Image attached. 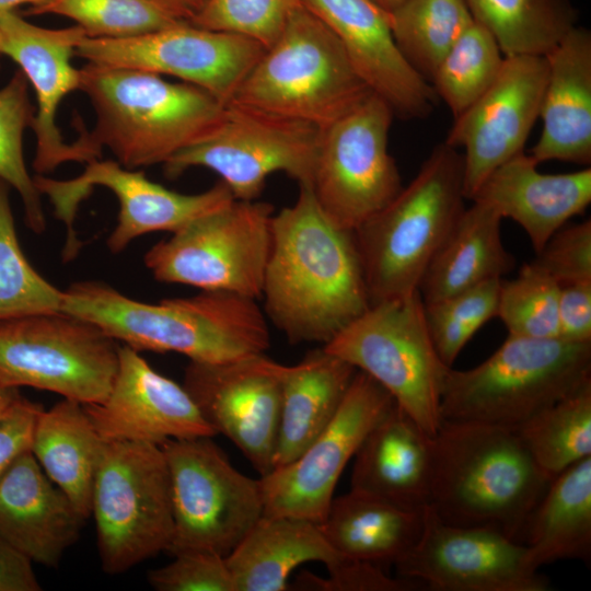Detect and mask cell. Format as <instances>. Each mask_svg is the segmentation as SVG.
Returning <instances> with one entry per match:
<instances>
[{
    "label": "cell",
    "instance_id": "1",
    "mask_svg": "<svg viewBox=\"0 0 591 591\" xmlns=\"http://www.w3.org/2000/svg\"><path fill=\"white\" fill-rule=\"evenodd\" d=\"M265 315L292 344L326 345L370 299L354 231L334 223L309 185L271 218Z\"/></svg>",
    "mask_w": 591,
    "mask_h": 591
},
{
    "label": "cell",
    "instance_id": "2",
    "mask_svg": "<svg viewBox=\"0 0 591 591\" xmlns=\"http://www.w3.org/2000/svg\"><path fill=\"white\" fill-rule=\"evenodd\" d=\"M61 311L139 352H177L195 362L231 361L264 354L270 345L266 315L255 299L223 291L148 303L85 280L63 291Z\"/></svg>",
    "mask_w": 591,
    "mask_h": 591
},
{
    "label": "cell",
    "instance_id": "3",
    "mask_svg": "<svg viewBox=\"0 0 591 591\" xmlns=\"http://www.w3.org/2000/svg\"><path fill=\"white\" fill-rule=\"evenodd\" d=\"M79 90L90 99L96 124L88 130L76 119L77 140L95 159L107 147L130 170L164 164L209 136L225 112V104L198 86L137 69L86 62Z\"/></svg>",
    "mask_w": 591,
    "mask_h": 591
},
{
    "label": "cell",
    "instance_id": "4",
    "mask_svg": "<svg viewBox=\"0 0 591 591\" xmlns=\"http://www.w3.org/2000/svg\"><path fill=\"white\" fill-rule=\"evenodd\" d=\"M513 429L442 420L433 436L430 508L447 523L522 542L551 480Z\"/></svg>",
    "mask_w": 591,
    "mask_h": 591
},
{
    "label": "cell",
    "instance_id": "5",
    "mask_svg": "<svg viewBox=\"0 0 591 591\" xmlns=\"http://www.w3.org/2000/svg\"><path fill=\"white\" fill-rule=\"evenodd\" d=\"M465 200L462 154L437 144L410 183L354 230L370 304L418 291Z\"/></svg>",
    "mask_w": 591,
    "mask_h": 591
},
{
    "label": "cell",
    "instance_id": "6",
    "mask_svg": "<svg viewBox=\"0 0 591 591\" xmlns=\"http://www.w3.org/2000/svg\"><path fill=\"white\" fill-rule=\"evenodd\" d=\"M591 382V341L510 336L485 361L450 368L442 420L515 430L535 414Z\"/></svg>",
    "mask_w": 591,
    "mask_h": 591
},
{
    "label": "cell",
    "instance_id": "7",
    "mask_svg": "<svg viewBox=\"0 0 591 591\" xmlns=\"http://www.w3.org/2000/svg\"><path fill=\"white\" fill-rule=\"evenodd\" d=\"M370 92L335 34L300 3L229 103L322 128Z\"/></svg>",
    "mask_w": 591,
    "mask_h": 591
},
{
    "label": "cell",
    "instance_id": "8",
    "mask_svg": "<svg viewBox=\"0 0 591 591\" xmlns=\"http://www.w3.org/2000/svg\"><path fill=\"white\" fill-rule=\"evenodd\" d=\"M323 347L374 379L426 432L436 434L452 367L436 350L419 291L370 304Z\"/></svg>",
    "mask_w": 591,
    "mask_h": 591
},
{
    "label": "cell",
    "instance_id": "9",
    "mask_svg": "<svg viewBox=\"0 0 591 591\" xmlns=\"http://www.w3.org/2000/svg\"><path fill=\"white\" fill-rule=\"evenodd\" d=\"M91 515L103 571L123 573L167 552L174 519L171 483L161 445L104 441L96 470Z\"/></svg>",
    "mask_w": 591,
    "mask_h": 591
},
{
    "label": "cell",
    "instance_id": "10",
    "mask_svg": "<svg viewBox=\"0 0 591 591\" xmlns=\"http://www.w3.org/2000/svg\"><path fill=\"white\" fill-rule=\"evenodd\" d=\"M119 345L63 311L0 321V386L44 390L83 405L101 403L118 368Z\"/></svg>",
    "mask_w": 591,
    "mask_h": 591
},
{
    "label": "cell",
    "instance_id": "11",
    "mask_svg": "<svg viewBox=\"0 0 591 591\" xmlns=\"http://www.w3.org/2000/svg\"><path fill=\"white\" fill-rule=\"evenodd\" d=\"M273 216L268 202L234 199L151 246L143 263L161 282L256 300L270 251Z\"/></svg>",
    "mask_w": 591,
    "mask_h": 591
},
{
    "label": "cell",
    "instance_id": "12",
    "mask_svg": "<svg viewBox=\"0 0 591 591\" xmlns=\"http://www.w3.org/2000/svg\"><path fill=\"white\" fill-rule=\"evenodd\" d=\"M211 438L160 444L171 483L172 555L198 549L225 557L264 514L259 479L237 471Z\"/></svg>",
    "mask_w": 591,
    "mask_h": 591
},
{
    "label": "cell",
    "instance_id": "13",
    "mask_svg": "<svg viewBox=\"0 0 591 591\" xmlns=\"http://www.w3.org/2000/svg\"><path fill=\"white\" fill-rule=\"evenodd\" d=\"M394 117L391 106L370 92L347 113L320 128L309 186L326 216L344 229L356 230L403 187L389 152Z\"/></svg>",
    "mask_w": 591,
    "mask_h": 591
},
{
    "label": "cell",
    "instance_id": "14",
    "mask_svg": "<svg viewBox=\"0 0 591 591\" xmlns=\"http://www.w3.org/2000/svg\"><path fill=\"white\" fill-rule=\"evenodd\" d=\"M318 132L304 121L229 103L218 127L167 160L164 174L176 178L188 169L206 167L220 176L234 199L257 200L274 173L311 184Z\"/></svg>",
    "mask_w": 591,
    "mask_h": 591
},
{
    "label": "cell",
    "instance_id": "15",
    "mask_svg": "<svg viewBox=\"0 0 591 591\" xmlns=\"http://www.w3.org/2000/svg\"><path fill=\"white\" fill-rule=\"evenodd\" d=\"M34 182L40 195L49 198L56 218L66 224L65 260L74 258L82 247L74 220L80 204L95 186L109 189L119 204L117 223L106 241L113 254L121 253L135 239L151 232L174 233L234 200L222 181L199 194H181L149 179L143 172L127 169L113 160H93L71 179L59 181L37 174Z\"/></svg>",
    "mask_w": 591,
    "mask_h": 591
},
{
    "label": "cell",
    "instance_id": "16",
    "mask_svg": "<svg viewBox=\"0 0 591 591\" xmlns=\"http://www.w3.org/2000/svg\"><path fill=\"white\" fill-rule=\"evenodd\" d=\"M248 37L182 22L126 38L84 37L76 55L89 63L171 76L228 104L265 51Z\"/></svg>",
    "mask_w": 591,
    "mask_h": 591
},
{
    "label": "cell",
    "instance_id": "17",
    "mask_svg": "<svg viewBox=\"0 0 591 591\" xmlns=\"http://www.w3.org/2000/svg\"><path fill=\"white\" fill-rule=\"evenodd\" d=\"M394 403L382 385L357 370L325 430L292 462L260 476L264 514L321 524L346 465Z\"/></svg>",
    "mask_w": 591,
    "mask_h": 591
},
{
    "label": "cell",
    "instance_id": "18",
    "mask_svg": "<svg viewBox=\"0 0 591 591\" xmlns=\"http://www.w3.org/2000/svg\"><path fill=\"white\" fill-rule=\"evenodd\" d=\"M398 577L436 591H547L522 542L486 528L444 522L427 507L416 545L395 564Z\"/></svg>",
    "mask_w": 591,
    "mask_h": 591
},
{
    "label": "cell",
    "instance_id": "19",
    "mask_svg": "<svg viewBox=\"0 0 591 591\" xmlns=\"http://www.w3.org/2000/svg\"><path fill=\"white\" fill-rule=\"evenodd\" d=\"M285 366L264 354L225 362L189 361L184 387L217 433L260 473L274 468Z\"/></svg>",
    "mask_w": 591,
    "mask_h": 591
},
{
    "label": "cell",
    "instance_id": "20",
    "mask_svg": "<svg viewBox=\"0 0 591 591\" xmlns=\"http://www.w3.org/2000/svg\"><path fill=\"white\" fill-rule=\"evenodd\" d=\"M546 79L545 56H506L495 82L454 118L444 142L464 151L461 154L466 200L473 199L497 167L524 152L540 117Z\"/></svg>",
    "mask_w": 591,
    "mask_h": 591
},
{
    "label": "cell",
    "instance_id": "21",
    "mask_svg": "<svg viewBox=\"0 0 591 591\" xmlns=\"http://www.w3.org/2000/svg\"><path fill=\"white\" fill-rule=\"evenodd\" d=\"M85 36L77 24L47 28L27 22L15 11L0 14V55L20 66L36 96L31 128L36 138L33 169L39 175L66 162L94 160L78 140L67 143L56 124L61 101L80 88V69L72 66L71 58Z\"/></svg>",
    "mask_w": 591,
    "mask_h": 591
},
{
    "label": "cell",
    "instance_id": "22",
    "mask_svg": "<svg viewBox=\"0 0 591 591\" xmlns=\"http://www.w3.org/2000/svg\"><path fill=\"white\" fill-rule=\"evenodd\" d=\"M84 406L105 442L160 445L170 439L216 436L184 385L155 371L127 345L119 346L118 368L107 396Z\"/></svg>",
    "mask_w": 591,
    "mask_h": 591
},
{
    "label": "cell",
    "instance_id": "23",
    "mask_svg": "<svg viewBox=\"0 0 591 591\" xmlns=\"http://www.w3.org/2000/svg\"><path fill=\"white\" fill-rule=\"evenodd\" d=\"M338 38L352 67L405 119L427 118L438 97L397 48L389 12L374 0H300Z\"/></svg>",
    "mask_w": 591,
    "mask_h": 591
},
{
    "label": "cell",
    "instance_id": "24",
    "mask_svg": "<svg viewBox=\"0 0 591 591\" xmlns=\"http://www.w3.org/2000/svg\"><path fill=\"white\" fill-rule=\"evenodd\" d=\"M84 520L31 450L0 478V538L32 564L57 567Z\"/></svg>",
    "mask_w": 591,
    "mask_h": 591
},
{
    "label": "cell",
    "instance_id": "25",
    "mask_svg": "<svg viewBox=\"0 0 591 591\" xmlns=\"http://www.w3.org/2000/svg\"><path fill=\"white\" fill-rule=\"evenodd\" d=\"M524 152L497 167L471 201L494 208L502 219L517 222L537 253L568 221L586 211L591 202V167L546 174Z\"/></svg>",
    "mask_w": 591,
    "mask_h": 591
},
{
    "label": "cell",
    "instance_id": "26",
    "mask_svg": "<svg viewBox=\"0 0 591 591\" xmlns=\"http://www.w3.org/2000/svg\"><path fill=\"white\" fill-rule=\"evenodd\" d=\"M354 457L351 490L406 510L430 506L433 436L396 403L372 427Z\"/></svg>",
    "mask_w": 591,
    "mask_h": 591
},
{
    "label": "cell",
    "instance_id": "27",
    "mask_svg": "<svg viewBox=\"0 0 591 591\" xmlns=\"http://www.w3.org/2000/svg\"><path fill=\"white\" fill-rule=\"evenodd\" d=\"M547 79L540 118L543 127L531 149L542 162L591 164V33L572 27L545 55Z\"/></svg>",
    "mask_w": 591,
    "mask_h": 591
},
{
    "label": "cell",
    "instance_id": "28",
    "mask_svg": "<svg viewBox=\"0 0 591 591\" xmlns=\"http://www.w3.org/2000/svg\"><path fill=\"white\" fill-rule=\"evenodd\" d=\"M356 372L324 347L311 350L297 364L285 366L274 468L292 462L325 430Z\"/></svg>",
    "mask_w": 591,
    "mask_h": 591
},
{
    "label": "cell",
    "instance_id": "29",
    "mask_svg": "<svg viewBox=\"0 0 591 591\" xmlns=\"http://www.w3.org/2000/svg\"><path fill=\"white\" fill-rule=\"evenodd\" d=\"M343 558L317 523L263 514L225 561L235 591H285L301 564L318 561L329 569Z\"/></svg>",
    "mask_w": 591,
    "mask_h": 591
},
{
    "label": "cell",
    "instance_id": "30",
    "mask_svg": "<svg viewBox=\"0 0 591 591\" xmlns=\"http://www.w3.org/2000/svg\"><path fill=\"white\" fill-rule=\"evenodd\" d=\"M502 220L482 201L465 207L422 276L418 291L425 304L502 278L514 268L515 259L502 242Z\"/></svg>",
    "mask_w": 591,
    "mask_h": 591
},
{
    "label": "cell",
    "instance_id": "31",
    "mask_svg": "<svg viewBox=\"0 0 591 591\" xmlns=\"http://www.w3.org/2000/svg\"><path fill=\"white\" fill-rule=\"evenodd\" d=\"M425 510H406L350 489L333 498L318 525L341 557L395 566L420 538Z\"/></svg>",
    "mask_w": 591,
    "mask_h": 591
},
{
    "label": "cell",
    "instance_id": "32",
    "mask_svg": "<svg viewBox=\"0 0 591 591\" xmlns=\"http://www.w3.org/2000/svg\"><path fill=\"white\" fill-rule=\"evenodd\" d=\"M104 441L85 406L63 398L42 408L33 430L31 452L79 513L91 517V497Z\"/></svg>",
    "mask_w": 591,
    "mask_h": 591
},
{
    "label": "cell",
    "instance_id": "33",
    "mask_svg": "<svg viewBox=\"0 0 591 591\" xmlns=\"http://www.w3.org/2000/svg\"><path fill=\"white\" fill-rule=\"evenodd\" d=\"M522 543L535 570L564 559L591 560V456L549 483L532 512Z\"/></svg>",
    "mask_w": 591,
    "mask_h": 591
},
{
    "label": "cell",
    "instance_id": "34",
    "mask_svg": "<svg viewBox=\"0 0 591 591\" xmlns=\"http://www.w3.org/2000/svg\"><path fill=\"white\" fill-rule=\"evenodd\" d=\"M505 56H545L577 25L570 0H465Z\"/></svg>",
    "mask_w": 591,
    "mask_h": 591
},
{
    "label": "cell",
    "instance_id": "35",
    "mask_svg": "<svg viewBox=\"0 0 591 591\" xmlns=\"http://www.w3.org/2000/svg\"><path fill=\"white\" fill-rule=\"evenodd\" d=\"M389 18L401 54L429 83L445 54L473 22L465 0H404Z\"/></svg>",
    "mask_w": 591,
    "mask_h": 591
},
{
    "label": "cell",
    "instance_id": "36",
    "mask_svg": "<svg viewBox=\"0 0 591 591\" xmlns=\"http://www.w3.org/2000/svg\"><path fill=\"white\" fill-rule=\"evenodd\" d=\"M515 431L552 478L591 456V382L535 414Z\"/></svg>",
    "mask_w": 591,
    "mask_h": 591
},
{
    "label": "cell",
    "instance_id": "37",
    "mask_svg": "<svg viewBox=\"0 0 591 591\" xmlns=\"http://www.w3.org/2000/svg\"><path fill=\"white\" fill-rule=\"evenodd\" d=\"M505 58L494 36L473 20L439 63L430 84L455 118L495 82Z\"/></svg>",
    "mask_w": 591,
    "mask_h": 591
},
{
    "label": "cell",
    "instance_id": "38",
    "mask_svg": "<svg viewBox=\"0 0 591 591\" xmlns=\"http://www.w3.org/2000/svg\"><path fill=\"white\" fill-rule=\"evenodd\" d=\"M10 188L0 178V321L61 311L63 291L39 275L22 251Z\"/></svg>",
    "mask_w": 591,
    "mask_h": 591
},
{
    "label": "cell",
    "instance_id": "39",
    "mask_svg": "<svg viewBox=\"0 0 591 591\" xmlns=\"http://www.w3.org/2000/svg\"><path fill=\"white\" fill-rule=\"evenodd\" d=\"M35 115L28 82L21 70L0 88V178L19 194L28 229L42 234L46 219L34 177L26 167L23 137Z\"/></svg>",
    "mask_w": 591,
    "mask_h": 591
},
{
    "label": "cell",
    "instance_id": "40",
    "mask_svg": "<svg viewBox=\"0 0 591 591\" xmlns=\"http://www.w3.org/2000/svg\"><path fill=\"white\" fill-rule=\"evenodd\" d=\"M26 14L71 19L92 38L134 37L185 22L157 0H47Z\"/></svg>",
    "mask_w": 591,
    "mask_h": 591
},
{
    "label": "cell",
    "instance_id": "41",
    "mask_svg": "<svg viewBox=\"0 0 591 591\" xmlns=\"http://www.w3.org/2000/svg\"><path fill=\"white\" fill-rule=\"evenodd\" d=\"M558 298L559 285L530 262L513 279H501L496 316L510 336L558 338Z\"/></svg>",
    "mask_w": 591,
    "mask_h": 591
},
{
    "label": "cell",
    "instance_id": "42",
    "mask_svg": "<svg viewBox=\"0 0 591 591\" xmlns=\"http://www.w3.org/2000/svg\"><path fill=\"white\" fill-rule=\"evenodd\" d=\"M501 279H489L443 300L424 303L431 339L448 367L453 366L475 333L497 315Z\"/></svg>",
    "mask_w": 591,
    "mask_h": 591
},
{
    "label": "cell",
    "instance_id": "43",
    "mask_svg": "<svg viewBox=\"0 0 591 591\" xmlns=\"http://www.w3.org/2000/svg\"><path fill=\"white\" fill-rule=\"evenodd\" d=\"M300 0H210L189 23L239 34L270 47Z\"/></svg>",
    "mask_w": 591,
    "mask_h": 591
},
{
    "label": "cell",
    "instance_id": "44",
    "mask_svg": "<svg viewBox=\"0 0 591 591\" xmlns=\"http://www.w3.org/2000/svg\"><path fill=\"white\" fill-rule=\"evenodd\" d=\"M174 560L148 573L158 591H235L225 557L188 549L173 554Z\"/></svg>",
    "mask_w": 591,
    "mask_h": 591
},
{
    "label": "cell",
    "instance_id": "45",
    "mask_svg": "<svg viewBox=\"0 0 591 591\" xmlns=\"http://www.w3.org/2000/svg\"><path fill=\"white\" fill-rule=\"evenodd\" d=\"M558 285L591 282V219L565 224L532 260Z\"/></svg>",
    "mask_w": 591,
    "mask_h": 591
},
{
    "label": "cell",
    "instance_id": "46",
    "mask_svg": "<svg viewBox=\"0 0 591 591\" xmlns=\"http://www.w3.org/2000/svg\"><path fill=\"white\" fill-rule=\"evenodd\" d=\"M326 578L303 571L294 586L318 591H407L419 586L410 580L387 576L379 565L343 558L327 569Z\"/></svg>",
    "mask_w": 591,
    "mask_h": 591
},
{
    "label": "cell",
    "instance_id": "47",
    "mask_svg": "<svg viewBox=\"0 0 591 591\" xmlns=\"http://www.w3.org/2000/svg\"><path fill=\"white\" fill-rule=\"evenodd\" d=\"M42 408L20 394L0 414V478L22 453L31 450L34 426Z\"/></svg>",
    "mask_w": 591,
    "mask_h": 591
},
{
    "label": "cell",
    "instance_id": "48",
    "mask_svg": "<svg viewBox=\"0 0 591 591\" xmlns=\"http://www.w3.org/2000/svg\"><path fill=\"white\" fill-rule=\"evenodd\" d=\"M558 338L572 343L591 341V282L559 287Z\"/></svg>",
    "mask_w": 591,
    "mask_h": 591
},
{
    "label": "cell",
    "instance_id": "49",
    "mask_svg": "<svg viewBox=\"0 0 591 591\" xmlns=\"http://www.w3.org/2000/svg\"><path fill=\"white\" fill-rule=\"evenodd\" d=\"M33 564L0 538V591H39Z\"/></svg>",
    "mask_w": 591,
    "mask_h": 591
},
{
    "label": "cell",
    "instance_id": "50",
    "mask_svg": "<svg viewBox=\"0 0 591 591\" xmlns=\"http://www.w3.org/2000/svg\"><path fill=\"white\" fill-rule=\"evenodd\" d=\"M157 1L178 20L190 22L207 7L210 0H157Z\"/></svg>",
    "mask_w": 591,
    "mask_h": 591
},
{
    "label": "cell",
    "instance_id": "51",
    "mask_svg": "<svg viewBox=\"0 0 591 591\" xmlns=\"http://www.w3.org/2000/svg\"><path fill=\"white\" fill-rule=\"evenodd\" d=\"M46 1L47 0H0V14L8 11H15V9L21 5L35 8Z\"/></svg>",
    "mask_w": 591,
    "mask_h": 591
},
{
    "label": "cell",
    "instance_id": "52",
    "mask_svg": "<svg viewBox=\"0 0 591 591\" xmlns=\"http://www.w3.org/2000/svg\"><path fill=\"white\" fill-rule=\"evenodd\" d=\"M20 395L18 389L0 386V414Z\"/></svg>",
    "mask_w": 591,
    "mask_h": 591
},
{
    "label": "cell",
    "instance_id": "53",
    "mask_svg": "<svg viewBox=\"0 0 591 591\" xmlns=\"http://www.w3.org/2000/svg\"><path fill=\"white\" fill-rule=\"evenodd\" d=\"M381 8H383L386 12L392 11L394 8H396L401 2L404 0H374Z\"/></svg>",
    "mask_w": 591,
    "mask_h": 591
}]
</instances>
